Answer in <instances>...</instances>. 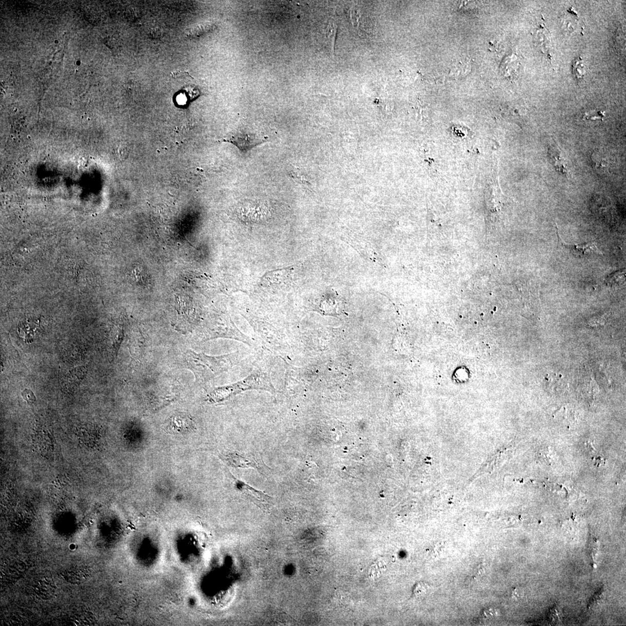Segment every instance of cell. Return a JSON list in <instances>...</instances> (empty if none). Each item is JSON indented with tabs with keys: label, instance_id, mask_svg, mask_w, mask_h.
<instances>
[{
	"label": "cell",
	"instance_id": "obj_14",
	"mask_svg": "<svg viewBox=\"0 0 626 626\" xmlns=\"http://www.w3.org/2000/svg\"><path fill=\"white\" fill-rule=\"evenodd\" d=\"M614 273L615 274H612L611 275H609V276H608L607 277V282L608 283H610V284H614L618 283L619 281L622 282L625 279H619L618 278V277H619L620 276L625 275V272H624L623 271L622 272H621V273H620V271H618V272H614Z\"/></svg>",
	"mask_w": 626,
	"mask_h": 626
},
{
	"label": "cell",
	"instance_id": "obj_8",
	"mask_svg": "<svg viewBox=\"0 0 626 626\" xmlns=\"http://www.w3.org/2000/svg\"><path fill=\"white\" fill-rule=\"evenodd\" d=\"M548 154L554 166L557 171L566 177H569V168L567 164L555 147H549Z\"/></svg>",
	"mask_w": 626,
	"mask_h": 626
},
{
	"label": "cell",
	"instance_id": "obj_15",
	"mask_svg": "<svg viewBox=\"0 0 626 626\" xmlns=\"http://www.w3.org/2000/svg\"><path fill=\"white\" fill-rule=\"evenodd\" d=\"M171 77L173 79H184L187 77L193 79L189 73L187 72V71H174V72L171 74Z\"/></svg>",
	"mask_w": 626,
	"mask_h": 626
},
{
	"label": "cell",
	"instance_id": "obj_6",
	"mask_svg": "<svg viewBox=\"0 0 626 626\" xmlns=\"http://www.w3.org/2000/svg\"><path fill=\"white\" fill-rule=\"evenodd\" d=\"M226 141L236 145L241 151L247 152L253 147L263 144L265 140H261L248 134L239 133L232 136Z\"/></svg>",
	"mask_w": 626,
	"mask_h": 626
},
{
	"label": "cell",
	"instance_id": "obj_11",
	"mask_svg": "<svg viewBox=\"0 0 626 626\" xmlns=\"http://www.w3.org/2000/svg\"><path fill=\"white\" fill-rule=\"evenodd\" d=\"M328 38L331 43L332 50L333 53L335 52V41L338 32V26L335 24H332L328 26Z\"/></svg>",
	"mask_w": 626,
	"mask_h": 626
},
{
	"label": "cell",
	"instance_id": "obj_5",
	"mask_svg": "<svg viewBox=\"0 0 626 626\" xmlns=\"http://www.w3.org/2000/svg\"><path fill=\"white\" fill-rule=\"evenodd\" d=\"M193 423L189 415L180 414L173 415L169 420L168 429L173 433H185L193 430Z\"/></svg>",
	"mask_w": 626,
	"mask_h": 626
},
{
	"label": "cell",
	"instance_id": "obj_7",
	"mask_svg": "<svg viewBox=\"0 0 626 626\" xmlns=\"http://www.w3.org/2000/svg\"><path fill=\"white\" fill-rule=\"evenodd\" d=\"M87 374V369L84 367L75 368L71 370L64 379L62 386L68 390H74L77 388Z\"/></svg>",
	"mask_w": 626,
	"mask_h": 626
},
{
	"label": "cell",
	"instance_id": "obj_10",
	"mask_svg": "<svg viewBox=\"0 0 626 626\" xmlns=\"http://www.w3.org/2000/svg\"><path fill=\"white\" fill-rule=\"evenodd\" d=\"M573 73L575 75L577 80H580L582 79L585 75V68L583 64V60L580 57H577L574 61L573 65Z\"/></svg>",
	"mask_w": 626,
	"mask_h": 626
},
{
	"label": "cell",
	"instance_id": "obj_12",
	"mask_svg": "<svg viewBox=\"0 0 626 626\" xmlns=\"http://www.w3.org/2000/svg\"><path fill=\"white\" fill-rule=\"evenodd\" d=\"M428 585L424 583H418L415 585L413 593L415 596H419L424 595L427 592Z\"/></svg>",
	"mask_w": 626,
	"mask_h": 626
},
{
	"label": "cell",
	"instance_id": "obj_13",
	"mask_svg": "<svg viewBox=\"0 0 626 626\" xmlns=\"http://www.w3.org/2000/svg\"><path fill=\"white\" fill-rule=\"evenodd\" d=\"M550 451H551L545 449L540 451L539 457L541 461L551 464L552 454Z\"/></svg>",
	"mask_w": 626,
	"mask_h": 626
},
{
	"label": "cell",
	"instance_id": "obj_9",
	"mask_svg": "<svg viewBox=\"0 0 626 626\" xmlns=\"http://www.w3.org/2000/svg\"><path fill=\"white\" fill-rule=\"evenodd\" d=\"M593 167L598 172L605 173L607 171L609 164L605 156L598 152H594L592 155Z\"/></svg>",
	"mask_w": 626,
	"mask_h": 626
},
{
	"label": "cell",
	"instance_id": "obj_2",
	"mask_svg": "<svg viewBox=\"0 0 626 626\" xmlns=\"http://www.w3.org/2000/svg\"><path fill=\"white\" fill-rule=\"evenodd\" d=\"M558 245L563 251L577 258H589L602 255L595 241L578 244H567L563 241L557 231Z\"/></svg>",
	"mask_w": 626,
	"mask_h": 626
},
{
	"label": "cell",
	"instance_id": "obj_1",
	"mask_svg": "<svg viewBox=\"0 0 626 626\" xmlns=\"http://www.w3.org/2000/svg\"><path fill=\"white\" fill-rule=\"evenodd\" d=\"M186 361L198 379L207 381L226 370L230 365L227 356L209 357L191 350L186 353Z\"/></svg>",
	"mask_w": 626,
	"mask_h": 626
},
{
	"label": "cell",
	"instance_id": "obj_4",
	"mask_svg": "<svg viewBox=\"0 0 626 626\" xmlns=\"http://www.w3.org/2000/svg\"><path fill=\"white\" fill-rule=\"evenodd\" d=\"M289 274L290 269L288 268L269 271L263 276L261 283L267 288L283 287L288 283Z\"/></svg>",
	"mask_w": 626,
	"mask_h": 626
},
{
	"label": "cell",
	"instance_id": "obj_3",
	"mask_svg": "<svg viewBox=\"0 0 626 626\" xmlns=\"http://www.w3.org/2000/svg\"><path fill=\"white\" fill-rule=\"evenodd\" d=\"M236 488L241 494L249 498L263 511H268L272 503V498L269 495L252 488L243 481L235 479Z\"/></svg>",
	"mask_w": 626,
	"mask_h": 626
}]
</instances>
